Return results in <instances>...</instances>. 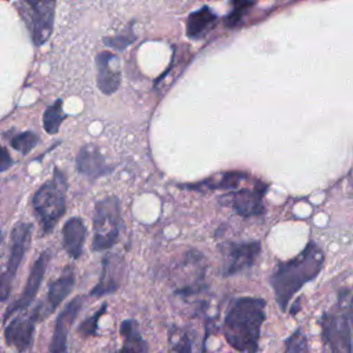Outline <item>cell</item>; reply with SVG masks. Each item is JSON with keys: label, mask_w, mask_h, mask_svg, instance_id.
Masks as SVG:
<instances>
[{"label": "cell", "mask_w": 353, "mask_h": 353, "mask_svg": "<svg viewBox=\"0 0 353 353\" xmlns=\"http://www.w3.org/2000/svg\"><path fill=\"white\" fill-rule=\"evenodd\" d=\"M266 302L259 296L236 298L223 320L226 342L240 353H256L261 328L266 319Z\"/></svg>", "instance_id": "6da1fadb"}, {"label": "cell", "mask_w": 353, "mask_h": 353, "mask_svg": "<svg viewBox=\"0 0 353 353\" xmlns=\"http://www.w3.org/2000/svg\"><path fill=\"white\" fill-rule=\"evenodd\" d=\"M76 167L80 174L88 178H98L112 172L113 167L108 165L103 156L94 145H85L76 157Z\"/></svg>", "instance_id": "9a60e30c"}, {"label": "cell", "mask_w": 353, "mask_h": 353, "mask_svg": "<svg viewBox=\"0 0 353 353\" xmlns=\"http://www.w3.org/2000/svg\"><path fill=\"white\" fill-rule=\"evenodd\" d=\"M106 312V305H102L101 309L94 313L92 316H90L84 323L80 324L79 327V332L85 338V336H90V335H94L95 334V330H97V325H98V320L99 317Z\"/></svg>", "instance_id": "4316f807"}, {"label": "cell", "mask_w": 353, "mask_h": 353, "mask_svg": "<svg viewBox=\"0 0 353 353\" xmlns=\"http://www.w3.org/2000/svg\"><path fill=\"white\" fill-rule=\"evenodd\" d=\"M262 196V190L243 189L230 194V205L241 216H256L265 211Z\"/></svg>", "instance_id": "2e32d148"}, {"label": "cell", "mask_w": 353, "mask_h": 353, "mask_svg": "<svg viewBox=\"0 0 353 353\" xmlns=\"http://www.w3.org/2000/svg\"><path fill=\"white\" fill-rule=\"evenodd\" d=\"M321 338L331 353H353L352 330L346 316L324 313L320 319Z\"/></svg>", "instance_id": "52a82bcc"}, {"label": "cell", "mask_w": 353, "mask_h": 353, "mask_svg": "<svg viewBox=\"0 0 353 353\" xmlns=\"http://www.w3.org/2000/svg\"><path fill=\"white\" fill-rule=\"evenodd\" d=\"M57 0H18L17 11L36 46L44 44L54 26Z\"/></svg>", "instance_id": "5b68a950"}, {"label": "cell", "mask_w": 353, "mask_h": 353, "mask_svg": "<svg viewBox=\"0 0 353 353\" xmlns=\"http://www.w3.org/2000/svg\"><path fill=\"white\" fill-rule=\"evenodd\" d=\"M66 190V175L58 168L54 170L52 178L36 190L32 199V207L44 234L50 233L65 214Z\"/></svg>", "instance_id": "3957f363"}, {"label": "cell", "mask_w": 353, "mask_h": 353, "mask_svg": "<svg viewBox=\"0 0 353 353\" xmlns=\"http://www.w3.org/2000/svg\"><path fill=\"white\" fill-rule=\"evenodd\" d=\"M119 61L117 57L109 51H103L97 57V84L98 88L106 94H113L121 81V73L112 63Z\"/></svg>", "instance_id": "5bb4252c"}, {"label": "cell", "mask_w": 353, "mask_h": 353, "mask_svg": "<svg viewBox=\"0 0 353 353\" xmlns=\"http://www.w3.org/2000/svg\"><path fill=\"white\" fill-rule=\"evenodd\" d=\"M36 321L29 317H15L4 330V339L7 345L17 349L19 353L28 350L33 341Z\"/></svg>", "instance_id": "4fadbf2b"}, {"label": "cell", "mask_w": 353, "mask_h": 353, "mask_svg": "<svg viewBox=\"0 0 353 353\" xmlns=\"http://www.w3.org/2000/svg\"><path fill=\"white\" fill-rule=\"evenodd\" d=\"M216 21V14L207 6L193 11L186 21V34L190 39H199L204 36Z\"/></svg>", "instance_id": "d6986e66"}, {"label": "cell", "mask_w": 353, "mask_h": 353, "mask_svg": "<svg viewBox=\"0 0 353 353\" xmlns=\"http://www.w3.org/2000/svg\"><path fill=\"white\" fill-rule=\"evenodd\" d=\"M37 143V137L36 134L30 132V131H25L21 134H17L12 139H11V145L14 149H17L18 152L26 154L29 153Z\"/></svg>", "instance_id": "603a6c76"}, {"label": "cell", "mask_w": 353, "mask_h": 353, "mask_svg": "<svg viewBox=\"0 0 353 353\" xmlns=\"http://www.w3.org/2000/svg\"><path fill=\"white\" fill-rule=\"evenodd\" d=\"M11 165H12V159L10 153L3 146H0V172L8 170Z\"/></svg>", "instance_id": "83f0119b"}, {"label": "cell", "mask_w": 353, "mask_h": 353, "mask_svg": "<svg viewBox=\"0 0 353 353\" xmlns=\"http://www.w3.org/2000/svg\"><path fill=\"white\" fill-rule=\"evenodd\" d=\"M324 265L321 248L309 241L295 258L279 263L269 281L274 292L276 302L284 312L294 295L309 281L316 279Z\"/></svg>", "instance_id": "7a4b0ae2"}, {"label": "cell", "mask_w": 353, "mask_h": 353, "mask_svg": "<svg viewBox=\"0 0 353 353\" xmlns=\"http://www.w3.org/2000/svg\"><path fill=\"white\" fill-rule=\"evenodd\" d=\"M125 276V261L119 254H106L102 258L101 276L95 287L91 290L92 296H103L116 292Z\"/></svg>", "instance_id": "8fae6325"}, {"label": "cell", "mask_w": 353, "mask_h": 353, "mask_svg": "<svg viewBox=\"0 0 353 353\" xmlns=\"http://www.w3.org/2000/svg\"><path fill=\"white\" fill-rule=\"evenodd\" d=\"M1 241H3V232L0 230V244H1Z\"/></svg>", "instance_id": "f546056e"}, {"label": "cell", "mask_w": 353, "mask_h": 353, "mask_svg": "<svg viewBox=\"0 0 353 353\" xmlns=\"http://www.w3.org/2000/svg\"><path fill=\"white\" fill-rule=\"evenodd\" d=\"M350 317H352V323H353V296H352V301H350Z\"/></svg>", "instance_id": "f1b7e54d"}, {"label": "cell", "mask_w": 353, "mask_h": 353, "mask_svg": "<svg viewBox=\"0 0 353 353\" xmlns=\"http://www.w3.org/2000/svg\"><path fill=\"white\" fill-rule=\"evenodd\" d=\"M123 345L117 353H149V346L142 338L138 324L134 320H124L120 324Z\"/></svg>", "instance_id": "ac0fdd59"}, {"label": "cell", "mask_w": 353, "mask_h": 353, "mask_svg": "<svg viewBox=\"0 0 353 353\" xmlns=\"http://www.w3.org/2000/svg\"><path fill=\"white\" fill-rule=\"evenodd\" d=\"M73 284H74V273H73V269L68 266L63 270V273L55 281L51 283L46 299L33 309V312L30 313V317L36 323L46 320L69 295V292L73 288Z\"/></svg>", "instance_id": "9c48e42d"}, {"label": "cell", "mask_w": 353, "mask_h": 353, "mask_svg": "<svg viewBox=\"0 0 353 353\" xmlns=\"http://www.w3.org/2000/svg\"><path fill=\"white\" fill-rule=\"evenodd\" d=\"M65 119L62 112V99L54 102V105L48 106L43 114V125L48 134H57L61 125V121Z\"/></svg>", "instance_id": "44dd1931"}, {"label": "cell", "mask_w": 353, "mask_h": 353, "mask_svg": "<svg viewBox=\"0 0 353 353\" xmlns=\"http://www.w3.org/2000/svg\"><path fill=\"white\" fill-rule=\"evenodd\" d=\"M32 237V225L26 222L17 223L11 230L10 255L4 272L0 274V302L10 296L14 277L22 263Z\"/></svg>", "instance_id": "8992f818"}, {"label": "cell", "mask_w": 353, "mask_h": 353, "mask_svg": "<svg viewBox=\"0 0 353 353\" xmlns=\"http://www.w3.org/2000/svg\"><path fill=\"white\" fill-rule=\"evenodd\" d=\"M120 201L116 196L99 200L94 208L92 250L105 251L114 245L120 232Z\"/></svg>", "instance_id": "277c9868"}, {"label": "cell", "mask_w": 353, "mask_h": 353, "mask_svg": "<svg viewBox=\"0 0 353 353\" xmlns=\"http://www.w3.org/2000/svg\"><path fill=\"white\" fill-rule=\"evenodd\" d=\"M135 34L132 32V28H127L124 32H121L120 34H116L113 37H106L103 39V44H106L110 48L114 50H124L125 47H128L131 43L135 41Z\"/></svg>", "instance_id": "cb8c5ba5"}, {"label": "cell", "mask_w": 353, "mask_h": 353, "mask_svg": "<svg viewBox=\"0 0 353 353\" xmlns=\"http://www.w3.org/2000/svg\"><path fill=\"white\" fill-rule=\"evenodd\" d=\"M85 233V225L81 218L73 216L65 222L62 228V244L69 256L77 259L81 255Z\"/></svg>", "instance_id": "e0dca14e"}, {"label": "cell", "mask_w": 353, "mask_h": 353, "mask_svg": "<svg viewBox=\"0 0 353 353\" xmlns=\"http://www.w3.org/2000/svg\"><path fill=\"white\" fill-rule=\"evenodd\" d=\"M170 347L171 353H192V339L185 331L178 332V335L172 332L170 334Z\"/></svg>", "instance_id": "d4e9b609"}, {"label": "cell", "mask_w": 353, "mask_h": 353, "mask_svg": "<svg viewBox=\"0 0 353 353\" xmlns=\"http://www.w3.org/2000/svg\"><path fill=\"white\" fill-rule=\"evenodd\" d=\"M81 306H83V296L79 295V296L73 298L59 313L55 327H54L51 343H50L51 353H66L68 332H69L72 324L74 323Z\"/></svg>", "instance_id": "7c38bea8"}, {"label": "cell", "mask_w": 353, "mask_h": 353, "mask_svg": "<svg viewBox=\"0 0 353 353\" xmlns=\"http://www.w3.org/2000/svg\"><path fill=\"white\" fill-rule=\"evenodd\" d=\"M223 252V268L225 276L237 274L251 268L261 252L259 241H244V243H226L222 247Z\"/></svg>", "instance_id": "ba28073f"}, {"label": "cell", "mask_w": 353, "mask_h": 353, "mask_svg": "<svg viewBox=\"0 0 353 353\" xmlns=\"http://www.w3.org/2000/svg\"><path fill=\"white\" fill-rule=\"evenodd\" d=\"M50 256H51L50 251H43L39 255V258L34 261V263L30 268V272H29V276H28V280H26L22 294L14 303H11L8 306V309L4 313V320H8L17 312L26 309L33 302V299L36 298V294L41 285L43 277L46 274V270H47V266L50 262Z\"/></svg>", "instance_id": "30bf717a"}, {"label": "cell", "mask_w": 353, "mask_h": 353, "mask_svg": "<svg viewBox=\"0 0 353 353\" xmlns=\"http://www.w3.org/2000/svg\"><path fill=\"white\" fill-rule=\"evenodd\" d=\"M254 0H232V11L225 18V23L229 28L236 26L244 17V14L252 7Z\"/></svg>", "instance_id": "7402d4cb"}, {"label": "cell", "mask_w": 353, "mask_h": 353, "mask_svg": "<svg viewBox=\"0 0 353 353\" xmlns=\"http://www.w3.org/2000/svg\"><path fill=\"white\" fill-rule=\"evenodd\" d=\"M284 353H307V342L301 330L294 331L287 338Z\"/></svg>", "instance_id": "484cf974"}, {"label": "cell", "mask_w": 353, "mask_h": 353, "mask_svg": "<svg viewBox=\"0 0 353 353\" xmlns=\"http://www.w3.org/2000/svg\"><path fill=\"white\" fill-rule=\"evenodd\" d=\"M245 178V175L243 172L239 171H230V172H225L222 174L218 179H207L200 182L199 185H190V189H197L199 186L207 188V189H233L236 188L243 179Z\"/></svg>", "instance_id": "ffe728a7"}]
</instances>
